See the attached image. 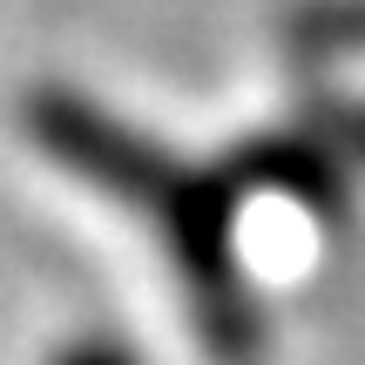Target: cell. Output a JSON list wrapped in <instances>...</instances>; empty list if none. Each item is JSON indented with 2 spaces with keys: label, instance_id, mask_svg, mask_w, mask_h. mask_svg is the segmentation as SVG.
Wrapping results in <instances>:
<instances>
[{
  "label": "cell",
  "instance_id": "6da1fadb",
  "mask_svg": "<svg viewBox=\"0 0 365 365\" xmlns=\"http://www.w3.org/2000/svg\"><path fill=\"white\" fill-rule=\"evenodd\" d=\"M304 34L331 54H365V0H331L304 14Z\"/></svg>",
  "mask_w": 365,
  "mask_h": 365
},
{
  "label": "cell",
  "instance_id": "7a4b0ae2",
  "mask_svg": "<svg viewBox=\"0 0 365 365\" xmlns=\"http://www.w3.org/2000/svg\"><path fill=\"white\" fill-rule=\"evenodd\" d=\"M75 365H129V359H115V352H102V359H75Z\"/></svg>",
  "mask_w": 365,
  "mask_h": 365
}]
</instances>
